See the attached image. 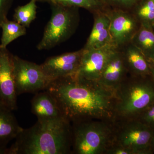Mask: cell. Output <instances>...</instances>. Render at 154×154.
Segmentation results:
<instances>
[{
    "label": "cell",
    "mask_w": 154,
    "mask_h": 154,
    "mask_svg": "<svg viewBox=\"0 0 154 154\" xmlns=\"http://www.w3.org/2000/svg\"><path fill=\"white\" fill-rule=\"evenodd\" d=\"M45 90L55 98L63 117L70 122L114 120V94L98 82L75 75L53 81Z\"/></svg>",
    "instance_id": "cell-1"
},
{
    "label": "cell",
    "mask_w": 154,
    "mask_h": 154,
    "mask_svg": "<svg viewBox=\"0 0 154 154\" xmlns=\"http://www.w3.org/2000/svg\"><path fill=\"white\" fill-rule=\"evenodd\" d=\"M72 125L63 118L39 121L18 134L8 154H66L71 152Z\"/></svg>",
    "instance_id": "cell-2"
},
{
    "label": "cell",
    "mask_w": 154,
    "mask_h": 154,
    "mask_svg": "<svg viewBox=\"0 0 154 154\" xmlns=\"http://www.w3.org/2000/svg\"><path fill=\"white\" fill-rule=\"evenodd\" d=\"M130 75L114 92L115 119L137 118L154 103V82Z\"/></svg>",
    "instance_id": "cell-3"
},
{
    "label": "cell",
    "mask_w": 154,
    "mask_h": 154,
    "mask_svg": "<svg viewBox=\"0 0 154 154\" xmlns=\"http://www.w3.org/2000/svg\"><path fill=\"white\" fill-rule=\"evenodd\" d=\"M72 131L75 154H106L113 142L114 120L93 119L74 122Z\"/></svg>",
    "instance_id": "cell-4"
},
{
    "label": "cell",
    "mask_w": 154,
    "mask_h": 154,
    "mask_svg": "<svg viewBox=\"0 0 154 154\" xmlns=\"http://www.w3.org/2000/svg\"><path fill=\"white\" fill-rule=\"evenodd\" d=\"M51 14L45 26L38 50H49L66 41L75 32L79 22V8L51 5Z\"/></svg>",
    "instance_id": "cell-5"
},
{
    "label": "cell",
    "mask_w": 154,
    "mask_h": 154,
    "mask_svg": "<svg viewBox=\"0 0 154 154\" xmlns=\"http://www.w3.org/2000/svg\"><path fill=\"white\" fill-rule=\"evenodd\" d=\"M154 136V130L137 118L114 120L112 144L129 149L133 154L152 153Z\"/></svg>",
    "instance_id": "cell-6"
},
{
    "label": "cell",
    "mask_w": 154,
    "mask_h": 154,
    "mask_svg": "<svg viewBox=\"0 0 154 154\" xmlns=\"http://www.w3.org/2000/svg\"><path fill=\"white\" fill-rule=\"evenodd\" d=\"M13 75L17 96L25 93H36L45 90L49 82L41 65L14 56Z\"/></svg>",
    "instance_id": "cell-7"
},
{
    "label": "cell",
    "mask_w": 154,
    "mask_h": 154,
    "mask_svg": "<svg viewBox=\"0 0 154 154\" xmlns=\"http://www.w3.org/2000/svg\"><path fill=\"white\" fill-rule=\"evenodd\" d=\"M129 11L110 8L107 10L112 44L119 49L130 43L138 30L136 20Z\"/></svg>",
    "instance_id": "cell-8"
},
{
    "label": "cell",
    "mask_w": 154,
    "mask_h": 154,
    "mask_svg": "<svg viewBox=\"0 0 154 154\" xmlns=\"http://www.w3.org/2000/svg\"><path fill=\"white\" fill-rule=\"evenodd\" d=\"M83 52L76 75L88 81L98 82L111 54L118 49L113 45L100 48H83Z\"/></svg>",
    "instance_id": "cell-9"
},
{
    "label": "cell",
    "mask_w": 154,
    "mask_h": 154,
    "mask_svg": "<svg viewBox=\"0 0 154 154\" xmlns=\"http://www.w3.org/2000/svg\"><path fill=\"white\" fill-rule=\"evenodd\" d=\"M83 48L47 59L41 66L49 82L76 75L79 67Z\"/></svg>",
    "instance_id": "cell-10"
},
{
    "label": "cell",
    "mask_w": 154,
    "mask_h": 154,
    "mask_svg": "<svg viewBox=\"0 0 154 154\" xmlns=\"http://www.w3.org/2000/svg\"><path fill=\"white\" fill-rule=\"evenodd\" d=\"M14 56L7 48L0 45V103L13 111L18 108L13 75Z\"/></svg>",
    "instance_id": "cell-11"
},
{
    "label": "cell",
    "mask_w": 154,
    "mask_h": 154,
    "mask_svg": "<svg viewBox=\"0 0 154 154\" xmlns=\"http://www.w3.org/2000/svg\"><path fill=\"white\" fill-rule=\"evenodd\" d=\"M118 49L110 56L98 81L113 94L128 73L123 53Z\"/></svg>",
    "instance_id": "cell-12"
},
{
    "label": "cell",
    "mask_w": 154,
    "mask_h": 154,
    "mask_svg": "<svg viewBox=\"0 0 154 154\" xmlns=\"http://www.w3.org/2000/svg\"><path fill=\"white\" fill-rule=\"evenodd\" d=\"M31 112L39 121L64 118L55 98L46 90L36 93L31 100Z\"/></svg>",
    "instance_id": "cell-13"
},
{
    "label": "cell",
    "mask_w": 154,
    "mask_h": 154,
    "mask_svg": "<svg viewBox=\"0 0 154 154\" xmlns=\"http://www.w3.org/2000/svg\"><path fill=\"white\" fill-rule=\"evenodd\" d=\"M107 10L96 13L94 26L84 48L85 49L100 48L113 45L110 31V19Z\"/></svg>",
    "instance_id": "cell-14"
},
{
    "label": "cell",
    "mask_w": 154,
    "mask_h": 154,
    "mask_svg": "<svg viewBox=\"0 0 154 154\" xmlns=\"http://www.w3.org/2000/svg\"><path fill=\"white\" fill-rule=\"evenodd\" d=\"M13 111L0 103V145H2L7 146L23 129Z\"/></svg>",
    "instance_id": "cell-15"
},
{
    "label": "cell",
    "mask_w": 154,
    "mask_h": 154,
    "mask_svg": "<svg viewBox=\"0 0 154 154\" xmlns=\"http://www.w3.org/2000/svg\"><path fill=\"white\" fill-rule=\"evenodd\" d=\"M126 45L123 53L128 73L135 76H150L149 64L143 54L131 42Z\"/></svg>",
    "instance_id": "cell-16"
},
{
    "label": "cell",
    "mask_w": 154,
    "mask_h": 154,
    "mask_svg": "<svg viewBox=\"0 0 154 154\" xmlns=\"http://www.w3.org/2000/svg\"><path fill=\"white\" fill-rule=\"evenodd\" d=\"M131 43L140 51L148 62L154 60V30L152 25L141 23Z\"/></svg>",
    "instance_id": "cell-17"
},
{
    "label": "cell",
    "mask_w": 154,
    "mask_h": 154,
    "mask_svg": "<svg viewBox=\"0 0 154 154\" xmlns=\"http://www.w3.org/2000/svg\"><path fill=\"white\" fill-rule=\"evenodd\" d=\"M1 28L2 35L0 45L7 48L14 40L24 36L27 33L26 28L15 21H10L7 19L2 23Z\"/></svg>",
    "instance_id": "cell-18"
},
{
    "label": "cell",
    "mask_w": 154,
    "mask_h": 154,
    "mask_svg": "<svg viewBox=\"0 0 154 154\" xmlns=\"http://www.w3.org/2000/svg\"><path fill=\"white\" fill-rule=\"evenodd\" d=\"M47 3L50 5L83 8L95 14L105 11L108 8L100 0H48Z\"/></svg>",
    "instance_id": "cell-19"
},
{
    "label": "cell",
    "mask_w": 154,
    "mask_h": 154,
    "mask_svg": "<svg viewBox=\"0 0 154 154\" xmlns=\"http://www.w3.org/2000/svg\"><path fill=\"white\" fill-rule=\"evenodd\" d=\"M37 2L36 0H30L26 5L17 7L14 12V21L26 28H29L36 18Z\"/></svg>",
    "instance_id": "cell-20"
},
{
    "label": "cell",
    "mask_w": 154,
    "mask_h": 154,
    "mask_svg": "<svg viewBox=\"0 0 154 154\" xmlns=\"http://www.w3.org/2000/svg\"><path fill=\"white\" fill-rule=\"evenodd\" d=\"M133 9L142 23L154 26V0H140Z\"/></svg>",
    "instance_id": "cell-21"
},
{
    "label": "cell",
    "mask_w": 154,
    "mask_h": 154,
    "mask_svg": "<svg viewBox=\"0 0 154 154\" xmlns=\"http://www.w3.org/2000/svg\"><path fill=\"white\" fill-rule=\"evenodd\" d=\"M108 8L130 11L140 0H100Z\"/></svg>",
    "instance_id": "cell-22"
},
{
    "label": "cell",
    "mask_w": 154,
    "mask_h": 154,
    "mask_svg": "<svg viewBox=\"0 0 154 154\" xmlns=\"http://www.w3.org/2000/svg\"><path fill=\"white\" fill-rule=\"evenodd\" d=\"M154 129V103L144 110L137 118Z\"/></svg>",
    "instance_id": "cell-23"
},
{
    "label": "cell",
    "mask_w": 154,
    "mask_h": 154,
    "mask_svg": "<svg viewBox=\"0 0 154 154\" xmlns=\"http://www.w3.org/2000/svg\"><path fill=\"white\" fill-rule=\"evenodd\" d=\"M14 0H0V29L2 23L8 19L7 16Z\"/></svg>",
    "instance_id": "cell-24"
},
{
    "label": "cell",
    "mask_w": 154,
    "mask_h": 154,
    "mask_svg": "<svg viewBox=\"0 0 154 154\" xmlns=\"http://www.w3.org/2000/svg\"><path fill=\"white\" fill-rule=\"evenodd\" d=\"M150 69V76L154 82V60L149 62Z\"/></svg>",
    "instance_id": "cell-25"
},
{
    "label": "cell",
    "mask_w": 154,
    "mask_h": 154,
    "mask_svg": "<svg viewBox=\"0 0 154 154\" xmlns=\"http://www.w3.org/2000/svg\"><path fill=\"white\" fill-rule=\"evenodd\" d=\"M8 148L7 146L0 145V154H8Z\"/></svg>",
    "instance_id": "cell-26"
},
{
    "label": "cell",
    "mask_w": 154,
    "mask_h": 154,
    "mask_svg": "<svg viewBox=\"0 0 154 154\" xmlns=\"http://www.w3.org/2000/svg\"><path fill=\"white\" fill-rule=\"evenodd\" d=\"M37 2H47L48 0H36Z\"/></svg>",
    "instance_id": "cell-27"
},
{
    "label": "cell",
    "mask_w": 154,
    "mask_h": 154,
    "mask_svg": "<svg viewBox=\"0 0 154 154\" xmlns=\"http://www.w3.org/2000/svg\"><path fill=\"white\" fill-rule=\"evenodd\" d=\"M152 146L153 147V148H154V136L152 138Z\"/></svg>",
    "instance_id": "cell-28"
}]
</instances>
